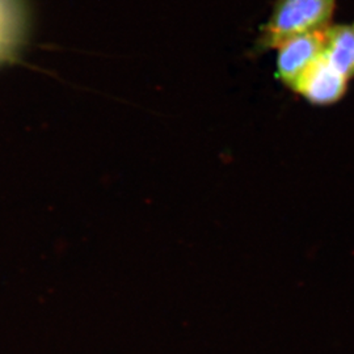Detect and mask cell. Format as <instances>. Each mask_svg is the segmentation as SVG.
Segmentation results:
<instances>
[{
	"label": "cell",
	"instance_id": "obj_1",
	"mask_svg": "<svg viewBox=\"0 0 354 354\" xmlns=\"http://www.w3.org/2000/svg\"><path fill=\"white\" fill-rule=\"evenodd\" d=\"M337 0H276L270 16L260 28L254 54L277 49L294 36L330 26Z\"/></svg>",
	"mask_w": 354,
	"mask_h": 354
},
{
	"label": "cell",
	"instance_id": "obj_2",
	"mask_svg": "<svg viewBox=\"0 0 354 354\" xmlns=\"http://www.w3.org/2000/svg\"><path fill=\"white\" fill-rule=\"evenodd\" d=\"M327 28L294 36L277 46L276 77L285 87L292 89L301 76L322 57Z\"/></svg>",
	"mask_w": 354,
	"mask_h": 354
},
{
	"label": "cell",
	"instance_id": "obj_5",
	"mask_svg": "<svg viewBox=\"0 0 354 354\" xmlns=\"http://www.w3.org/2000/svg\"><path fill=\"white\" fill-rule=\"evenodd\" d=\"M323 57L349 82L354 79V23L326 29Z\"/></svg>",
	"mask_w": 354,
	"mask_h": 354
},
{
	"label": "cell",
	"instance_id": "obj_3",
	"mask_svg": "<svg viewBox=\"0 0 354 354\" xmlns=\"http://www.w3.org/2000/svg\"><path fill=\"white\" fill-rule=\"evenodd\" d=\"M349 88V80L322 57L292 87V92L315 106H329L342 102Z\"/></svg>",
	"mask_w": 354,
	"mask_h": 354
},
{
	"label": "cell",
	"instance_id": "obj_4",
	"mask_svg": "<svg viewBox=\"0 0 354 354\" xmlns=\"http://www.w3.org/2000/svg\"><path fill=\"white\" fill-rule=\"evenodd\" d=\"M28 33L26 0H0V66L13 62Z\"/></svg>",
	"mask_w": 354,
	"mask_h": 354
}]
</instances>
